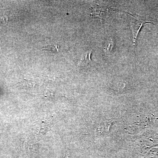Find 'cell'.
I'll list each match as a JSON object with an SVG mask.
<instances>
[{
	"label": "cell",
	"mask_w": 158,
	"mask_h": 158,
	"mask_svg": "<svg viewBox=\"0 0 158 158\" xmlns=\"http://www.w3.org/2000/svg\"><path fill=\"white\" fill-rule=\"evenodd\" d=\"M50 123L48 121H42L39 124L37 128V134H41L42 135H45V133L49 131L50 129Z\"/></svg>",
	"instance_id": "277c9868"
},
{
	"label": "cell",
	"mask_w": 158,
	"mask_h": 158,
	"mask_svg": "<svg viewBox=\"0 0 158 158\" xmlns=\"http://www.w3.org/2000/svg\"><path fill=\"white\" fill-rule=\"evenodd\" d=\"M44 49L48 50L51 52H59L60 46L58 45H48L45 47Z\"/></svg>",
	"instance_id": "5b68a950"
},
{
	"label": "cell",
	"mask_w": 158,
	"mask_h": 158,
	"mask_svg": "<svg viewBox=\"0 0 158 158\" xmlns=\"http://www.w3.org/2000/svg\"><path fill=\"white\" fill-rule=\"evenodd\" d=\"M148 23V22L142 20L137 19L135 18H133L131 20L130 24H131V28L134 37V44H135L136 40L139 31L142 27V26L145 24Z\"/></svg>",
	"instance_id": "6da1fadb"
},
{
	"label": "cell",
	"mask_w": 158,
	"mask_h": 158,
	"mask_svg": "<svg viewBox=\"0 0 158 158\" xmlns=\"http://www.w3.org/2000/svg\"><path fill=\"white\" fill-rule=\"evenodd\" d=\"M91 52H88L82 56L81 60L78 62V66L79 67H87L89 64H91Z\"/></svg>",
	"instance_id": "3957f363"
},
{
	"label": "cell",
	"mask_w": 158,
	"mask_h": 158,
	"mask_svg": "<svg viewBox=\"0 0 158 158\" xmlns=\"http://www.w3.org/2000/svg\"><path fill=\"white\" fill-rule=\"evenodd\" d=\"M69 153H66L65 154V156L64 158H69Z\"/></svg>",
	"instance_id": "8992f818"
},
{
	"label": "cell",
	"mask_w": 158,
	"mask_h": 158,
	"mask_svg": "<svg viewBox=\"0 0 158 158\" xmlns=\"http://www.w3.org/2000/svg\"><path fill=\"white\" fill-rule=\"evenodd\" d=\"M107 9L104 7L97 6L92 9V16L95 17H98L103 20L106 19L107 15Z\"/></svg>",
	"instance_id": "7a4b0ae2"
}]
</instances>
